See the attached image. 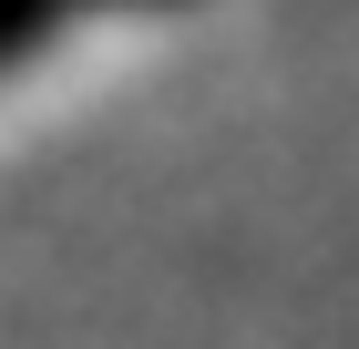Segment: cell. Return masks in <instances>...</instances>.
I'll return each mask as SVG.
<instances>
[{"label":"cell","instance_id":"cell-1","mask_svg":"<svg viewBox=\"0 0 359 349\" xmlns=\"http://www.w3.org/2000/svg\"><path fill=\"white\" fill-rule=\"evenodd\" d=\"M62 11H72V0H0V72H11L21 52H41V41L62 31Z\"/></svg>","mask_w":359,"mask_h":349},{"label":"cell","instance_id":"cell-2","mask_svg":"<svg viewBox=\"0 0 359 349\" xmlns=\"http://www.w3.org/2000/svg\"><path fill=\"white\" fill-rule=\"evenodd\" d=\"M123 11H175V0H123Z\"/></svg>","mask_w":359,"mask_h":349}]
</instances>
